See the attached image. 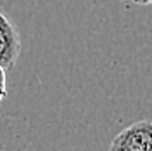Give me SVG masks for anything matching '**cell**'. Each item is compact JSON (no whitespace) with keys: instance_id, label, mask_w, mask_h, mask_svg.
Wrapping results in <instances>:
<instances>
[{"instance_id":"cell-1","label":"cell","mask_w":152,"mask_h":151,"mask_svg":"<svg viewBox=\"0 0 152 151\" xmlns=\"http://www.w3.org/2000/svg\"><path fill=\"white\" fill-rule=\"evenodd\" d=\"M109 151H152V122L140 120L124 127L111 142Z\"/></svg>"},{"instance_id":"cell-2","label":"cell","mask_w":152,"mask_h":151,"mask_svg":"<svg viewBox=\"0 0 152 151\" xmlns=\"http://www.w3.org/2000/svg\"><path fill=\"white\" fill-rule=\"evenodd\" d=\"M21 54V37L18 28L0 9V66L5 71L14 68Z\"/></svg>"},{"instance_id":"cell-3","label":"cell","mask_w":152,"mask_h":151,"mask_svg":"<svg viewBox=\"0 0 152 151\" xmlns=\"http://www.w3.org/2000/svg\"><path fill=\"white\" fill-rule=\"evenodd\" d=\"M7 95V82H5V70L0 66V103Z\"/></svg>"},{"instance_id":"cell-4","label":"cell","mask_w":152,"mask_h":151,"mask_svg":"<svg viewBox=\"0 0 152 151\" xmlns=\"http://www.w3.org/2000/svg\"><path fill=\"white\" fill-rule=\"evenodd\" d=\"M132 4H138V5H152V0H132Z\"/></svg>"},{"instance_id":"cell-5","label":"cell","mask_w":152,"mask_h":151,"mask_svg":"<svg viewBox=\"0 0 152 151\" xmlns=\"http://www.w3.org/2000/svg\"><path fill=\"white\" fill-rule=\"evenodd\" d=\"M119 2H132V0H119Z\"/></svg>"},{"instance_id":"cell-6","label":"cell","mask_w":152,"mask_h":151,"mask_svg":"<svg viewBox=\"0 0 152 151\" xmlns=\"http://www.w3.org/2000/svg\"><path fill=\"white\" fill-rule=\"evenodd\" d=\"M0 151H5V150H0Z\"/></svg>"}]
</instances>
